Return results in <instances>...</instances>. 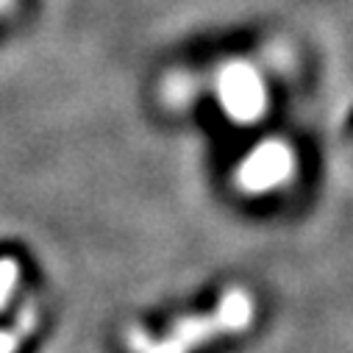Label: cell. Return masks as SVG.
Returning a JSON list of instances; mask_svg holds the SVG:
<instances>
[{"label":"cell","instance_id":"cell-1","mask_svg":"<svg viewBox=\"0 0 353 353\" xmlns=\"http://www.w3.org/2000/svg\"><path fill=\"white\" fill-rule=\"evenodd\" d=\"M253 317V303L245 292L234 290L228 292L214 312L209 314H201L195 320H181L175 323L172 331L167 336H161L159 342L156 339H148V342H137V350L139 353H192L198 345H206L212 336H220V334H234V331H242Z\"/></svg>","mask_w":353,"mask_h":353},{"label":"cell","instance_id":"cell-2","mask_svg":"<svg viewBox=\"0 0 353 353\" xmlns=\"http://www.w3.org/2000/svg\"><path fill=\"white\" fill-rule=\"evenodd\" d=\"M220 106L236 123H253L268 106V92H264L261 75L248 64H228L220 72L217 83Z\"/></svg>","mask_w":353,"mask_h":353},{"label":"cell","instance_id":"cell-3","mask_svg":"<svg viewBox=\"0 0 353 353\" xmlns=\"http://www.w3.org/2000/svg\"><path fill=\"white\" fill-rule=\"evenodd\" d=\"M292 170H295L292 150L284 142L273 139L250 150V156L239 167V184L248 192H270L292 179Z\"/></svg>","mask_w":353,"mask_h":353}]
</instances>
